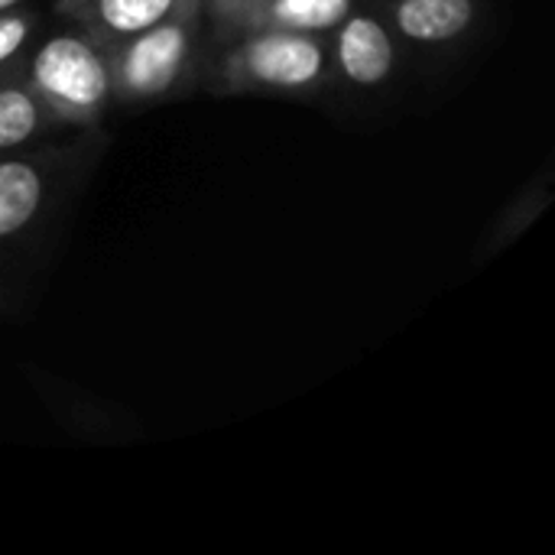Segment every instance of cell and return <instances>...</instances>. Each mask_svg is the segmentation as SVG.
Wrapping results in <instances>:
<instances>
[{
    "instance_id": "6da1fadb",
    "label": "cell",
    "mask_w": 555,
    "mask_h": 555,
    "mask_svg": "<svg viewBox=\"0 0 555 555\" xmlns=\"http://www.w3.org/2000/svg\"><path fill=\"white\" fill-rule=\"evenodd\" d=\"M33 75L39 88H46L52 98L72 104V107H94L107 94V68L94 55V49L75 36H55L49 39L36 62Z\"/></svg>"
},
{
    "instance_id": "7a4b0ae2",
    "label": "cell",
    "mask_w": 555,
    "mask_h": 555,
    "mask_svg": "<svg viewBox=\"0 0 555 555\" xmlns=\"http://www.w3.org/2000/svg\"><path fill=\"white\" fill-rule=\"evenodd\" d=\"M247 62L260 81L283 85V88L309 85L322 72L319 46L312 39H302L293 33H276V36L257 39L247 52Z\"/></svg>"
},
{
    "instance_id": "3957f363",
    "label": "cell",
    "mask_w": 555,
    "mask_h": 555,
    "mask_svg": "<svg viewBox=\"0 0 555 555\" xmlns=\"http://www.w3.org/2000/svg\"><path fill=\"white\" fill-rule=\"evenodd\" d=\"M185 55V36L179 26H150L130 46L124 62V78L137 91H163L179 75Z\"/></svg>"
},
{
    "instance_id": "277c9868",
    "label": "cell",
    "mask_w": 555,
    "mask_h": 555,
    "mask_svg": "<svg viewBox=\"0 0 555 555\" xmlns=\"http://www.w3.org/2000/svg\"><path fill=\"white\" fill-rule=\"evenodd\" d=\"M338 62H341L345 75L358 85L384 81L393 65V46H390L387 29L367 16L348 20V26L341 29V39H338Z\"/></svg>"
},
{
    "instance_id": "5b68a950",
    "label": "cell",
    "mask_w": 555,
    "mask_h": 555,
    "mask_svg": "<svg viewBox=\"0 0 555 555\" xmlns=\"http://www.w3.org/2000/svg\"><path fill=\"white\" fill-rule=\"evenodd\" d=\"M397 23L410 39L442 42L472 23V0H403Z\"/></svg>"
},
{
    "instance_id": "8992f818",
    "label": "cell",
    "mask_w": 555,
    "mask_h": 555,
    "mask_svg": "<svg viewBox=\"0 0 555 555\" xmlns=\"http://www.w3.org/2000/svg\"><path fill=\"white\" fill-rule=\"evenodd\" d=\"M42 202V182L26 163H0V237L16 234L36 215Z\"/></svg>"
},
{
    "instance_id": "52a82bcc",
    "label": "cell",
    "mask_w": 555,
    "mask_h": 555,
    "mask_svg": "<svg viewBox=\"0 0 555 555\" xmlns=\"http://www.w3.org/2000/svg\"><path fill=\"white\" fill-rule=\"evenodd\" d=\"M172 0H101V16L117 33H143L169 13Z\"/></svg>"
},
{
    "instance_id": "ba28073f",
    "label": "cell",
    "mask_w": 555,
    "mask_h": 555,
    "mask_svg": "<svg viewBox=\"0 0 555 555\" xmlns=\"http://www.w3.org/2000/svg\"><path fill=\"white\" fill-rule=\"evenodd\" d=\"M36 130V104L26 91H0V150L20 146Z\"/></svg>"
},
{
    "instance_id": "9c48e42d",
    "label": "cell",
    "mask_w": 555,
    "mask_h": 555,
    "mask_svg": "<svg viewBox=\"0 0 555 555\" xmlns=\"http://www.w3.org/2000/svg\"><path fill=\"white\" fill-rule=\"evenodd\" d=\"M26 39V23L20 16H0V62H7Z\"/></svg>"
},
{
    "instance_id": "30bf717a",
    "label": "cell",
    "mask_w": 555,
    "mask_h": 555,
    "mask_svg": "<svg viewBox=\"0 0 555 555\" xmlns=\"http://www.w3.org/2000/svg\"><path fill=\"white\" fill-rule=\"evenodd\" d=\"M312 3L315 0H280L276 3V16L283 23H293V26H309L312 20Z\"/></svg>"
},
{
    "instance_id": "8fae6325",
    "label": "cell",
    "mask_w": 555,
    "mask_h": 555,
    "mask_svg": "<svg viewBox=\"0 0 555 555\" xmlns=\"http://www.w3.org/2000/svg\"><path fill=\"white\" fill-rule=\"evenodd\" d=\"M345 10H348V0H315L309 26H332V23L341 20Z\"/></svg>"
},
{
    "instance_id": "7c38bea8",
    "label": "cell",
    "mask_w": 555,
    "mask_h": 555,
    "mask_svg": "<svg viewBox=\"0 0 555 555\" xmlns=\"http://www.w3.org/2000/svg\"><path fill=\"white\" fill-rule=\"evenodd\" d=\"M16 0H0V10H7V7H13Z\"/></svg>"
}]
</instances>
